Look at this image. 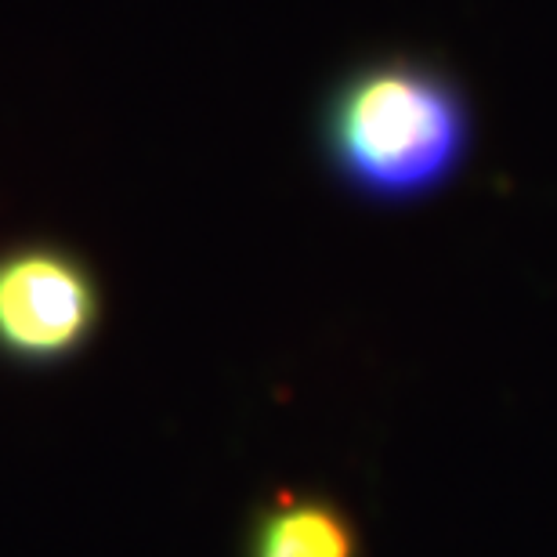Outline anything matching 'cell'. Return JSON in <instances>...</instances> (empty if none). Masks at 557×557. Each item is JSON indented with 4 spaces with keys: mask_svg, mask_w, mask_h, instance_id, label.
I'll list each match as a JSON object with an SVG mask.
<instances>
[{
    "mask_svg": "<svg viewBox=\"0 0 557 557\" xmlns=\"http://www.w3.org/2000/svg\"><path fill=\"white\" fill-rule=\"evenodd\" d=\"M471 145L463 95L420 62H381L337 87L326 106L330 163L370 199H420L460 171Z\"/></svg>",
    "mask_w": 557,
    "mask_h": 557,
    "instance_id": "1",
    "label": "cell"
},
{
    "mask_svg": "<svg viewBox=\"0 0 557 557\" xmlns=\"http://www.w3.org/2000/svg\"><path fill=\"white\" fill-rule=\"evenodd\" d=\"M102 326V286L76 253L51 243L0 250V355L18 366L76 359Z\"/></svg>",
    "mask_w": 557,
    "mask_h": 557,
    "instance_id": "2",
    "label": "cell"
},
{
    "mask_svg": "<svg viewBox=\"0 0 557 557\" xmlns=\"http://www.w3.org/2000/svg\"><path fill=\"white\" fill-rule=\"evenodd\" d=\"M247 557H359V536L330 499L283 493L253 518Z\"/></svg>",
    "mask_w": 557,
    "mask_h": 557,
    "instance_id": "3",
    "label": "cell"
}]
</instances>
